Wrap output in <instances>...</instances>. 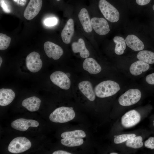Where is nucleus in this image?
I'll return each instance as SVG.
<instances>
[{
	"instance_id": "obj_1",
	"label": "nucleus",
	"mask_w": 154,
	"mask_h": 154,
	"mask_svg": "<svg viewBox=\"0 0 154 154\" xmlns=\"http://www.w3.org/2000/svg\"><path fill=\"white\" fill-rule=\"evenodd\" d=\"M121 83L118 81L107 80L101 82L94 89L95 95L100 98H105L116 94L121 89Z\"/></svg>"
},
{
	"instance_id": "obj_2",
	"label": "nucleus",
	"mask_w": 154,
	"mask_h": 154,
	"mask_svg": "<svg viewBox=\"0 0 154 154\" xmlns=\"http://www.w3.org/2000/svg\"><path fill=\"white\" fill-rule=\"evenodd\" d=\"M75 116L72 107L62 106L56 109L50 114L49 118L54 122L64 123L72 120Z\"/></svg>"
},
{
	"instance_id": "obj_3",
	"label": "nucleus",
	"mask_w": 154,
	"mask_h": 154,
	"mask_svg": "<svg viewBox=\"0 0 154 154\" xmlns=\"http://www.w3.org/2000/svg\"><path fill=\"white\" fill-rule=\"evenodd\" d=\"M142 94L138 89L131 88L122 94L119 97L118 102L121 106H130L137 103L141 99Z\"/></svg>"
},
{
	"instance_id": "obj_4",
	"label": "nucleus",
	"mask_w": 154,
	"mask_h": 154,
	"mask_svg": "<svg viewBox=\"0 0 154 154\" xmlns=\"http://www.w3.org/2000/svg\"><path fill=\"white\" fill-rule=\"evenodd\" d=\"M99 8L104 17L111 22L117 21L119 18V13L118 10L106 0H100Z\"/></svg>"
},
{
	"instance_id": "obj_5",
	"label": "nucleus",
	"mask_w": 154,
	"mask_h": 154,
	"mask_svg": "<svg viewBox=\"0 0 154 154\" xmlns=\"http://www.w3.org/2000/svg\"><path fill=\"white\" fill-rule=\"evenodd\" d=\"M31 146V142L25 137H16L10 142L8 150L12 153L17 154L23 152L29 149Z\"/></svg>"
},
{
	"instance_id": "obj_6",
	"label": "nucleus",
	"mask_w": 154,
	"mask_h": 154,
	"mask_svg": "<svg viewBox=\"0 0 154 154\" xmlns=\"http://www.w3.org/2000/svg\"><path fill=\"white\" fill-rule=\"evenodd\" d=\"M50 79L52 82L61 89L67 90L70 87V79L64 72L56 71L51 74Z\"/></svg>"
},
{
	"instance_id": "obj_7",
	"label": "nucleus",
	"mask_w": 154,
	"mask_h": 154,
	"mask_svg": "<svg viewBox=\"0 0 154 154\" xmlns=\"http://www.w3.org/2000/svg\"><path fill=\"white\" fill-rule=\"evenodd\" d=\"M39 54L36 52L29 54L26 59V66L30 72H36L41 69L42 65Z\"/></svg>"
},
{
	"instance_id": "obj_8",
	"label": "nucleus",
	"mask_w": 154,
	"mask_h": 154,
	"mask_svg": "<svg viewBox=\"0 0 154 154\" xmlns=\"http://www.w3.org/2000/svg\"><path fill=\"white\" fill-rule=\"evenodd\" d=\"M141 119L139 113L135 110H132L127 112L122 116L121 123L125 128L131 127L138 123Z\"/></svg>"
},
{
	"instance_id": "obj_9",
	"label": "nucleus",
	"mask_w": 154,
	"mask_h": 154,
	"mask_svg": "<svg viewBox=\"0 0 154 154\" xmlns=\"http://www.w3.org/2000/svg\"><path fill=\"white\" fill-rule=\"evenodd\" d=\"M42 0H30L24 12V16L30 20L39 13L42 7Z\"/></svg>"
},
{
	"instance_id": "obj_10",
	"label": "nucleus",
	"mask_w": 154,
	"mask_h": 154,
	"mask_svg": "<svg viewBox=\"0 0 154 154\" xmlns=\"http://www.w3.org/2000/svg\"><path fill=\"white\" fill-rule=\"evenodd\" d=\"M90 21L92 28L98 34L105 35L110 31L109 24L104 18L94 17L92 18Z\"/></svg>"
},
{
	"instance_id": "obj_11",
	"label": "nucleus",
	"mask_w": 154,
	"mask_h": 154,
	"mask_svg": "<svg viewBox=\"0 0 154 154\" xmlns=\"http://www.w3.org/2000/svg\"><path fill=\"white\" fill-rule=\"evenodd\" d=\"M44 48L47 56L54 60L59 59L63 54V50L61 47L50 41L45 42Z\"/></svg>"
},
{
	"instance_id": "obj_12",
	"label": "nucleus",
	"mask_w": 154,
	"mask_h": 154,
	"mask_svg": "<svg viewBox=\"0 0 154 154\" xmlns=\"http://www.w3.org/2000/svg\"><path fill=\"white\" fill-rule=\"evenodd\" d=\"M150 68L149 64L137 60L132 62L129 65L128 71L131 76L137 77L147 71Z\"/></svg>"
},
{
	"instance_id": "obj_13",
	"label": "nucleus",
	"mask_w": 154,
	"mask_h": 154,
	"mask_svg": "<svg viewBox=\"0 0 154 154\" xmlns=\"http://www.w3.org/2000/svg\"><path fill=\"white\" fill-rule=\"evenodd\" d=\"M39 125V123L37 121L24 118L17 119L11 124L14 129L23 131L27 130L29 127H37Z\"/></svg>"
},
{
	"instance_id": "obj_14",
	"label": "nucleus",
	"mask_w": 154,
	"mask_h": 154,
	"mask_svg": "<svg viewBox=\"0 0 154 154\" xmlns=\"http://www.w3.org/2000/svg\"><path fill=\"white\" fill-rule=\"evenodd\" d=\"M74 31V21L71 18L67 21L61 33V37L64 43L67 44L70 43Z\"/></svg>"
},
{
	"instance_id": "obj_15",
	"label": "nucleus",
	"mask_w": 154,
	"mask_h": 154,
	"mask_svg": "<svg viewBox=\"0 0 154 154\" xmlns=\"http://www.w3.org/2000/svg\"><path fill=\"white\" fill-rule=\"evenodd\" d=\"M83 68L89 73L96 74L100 73L102 70L101 66L94 58H86L82 64Z\"/></svg>"
},
{
	"instance_id": "obj_16",
	"label": "nucleus",
	"mask_w": 154,
	"mask_h": 154,
	"mask_svg": "<svg viewBox=\"0 0 154 154\" xmlns=\"http://www.w3.org/2000/svg\"><path fill=\"white\" fill-rule=\"evenodd\" d=\"M79 89L89 100L94 101L96 98L95 94L91 82L88 81H84L78 85Z\"/></svg>"
},
{
	"instance_id": "obj_17",
	"label": "nucleus",
	"mask_w": 154,
	"mask_h": 154,
	"mask_svg": "<svg viewBox=\"0 0 154 154\" xmlns=\"http://www.w3.org/2000/svg\"><path fill=\"white\" fill-rule=\"evenodd\" d=\"M126 45L135 51H140L144 48L143 43L136 36L133 35L127 36L125 39Z\"/></svg>"
},
{
	"instance_id": "obj_18",
	"label": "nucleus",
	"mask_w": 154,
	"mask_h": 154,
	"mask_svg": "<svg viewBox=\"0 0 154 154\" xmlns=\"http://www.w3.org/2000/svg\"><path fill=\"white\" fill-rule=\"evenodd\" d=\"M72 48L74 53H80V56L83 58H88L90 52L86 48L85 42L82 38H79L77 42H73L72 44Z\"/></svg>"
},
{
	"instance_id": "obj_19",
	"label": "nucleus",
	"mask_w": 154,
	"mask_h": 154,
	"mask_svg": "<svg viewBox=\"0 0 154 154\" xmlns=\"http://www.w3.org/2000/svg\"><path fill=\"white\" fill-rule=\"evenodd\" d=\"M78 17L84 31L87 33L91 32L92 28L87 10L85 8H82L78 14Z\"/></svg>"
},
{
	"instance_id": "obj_20",
	"label": "nucleus",
	"mask_w": 154,
	"mask_h": 154,
	"mask_svg": "<svg viewBox=\"0 0 154 154\" xmlns=\"http://www.w3.org/2000/svg\"><path fill=\"white\" fill-rule=\"evenodd\" d=\"M15 97V94L11 89L3 88L0 90V105L6 106L10 104Z\"/></svg>"
},
{
	"instance_id": "obj_21",
	"label": "nucleus",
	"mask_w": 154,
	"mask_h": 154,
	"mask_svg": "<svg viewBox=\"0 0 154 154\" xmlns=\"http://www.w3.org/2000/svg\"><path fill=\"white\" fill-rule=\"evenodd\" d=\"M41 102V101L39 98L32 96L24 100L22 105L29 111L33 112L39 109Z\"/></svg>"
},
{
	"instance_id": "obj_22",
	"label": "nucleus",
	"mask_w": 154,
	"mask_h": 154,
	"mask_svg": "<svg viewBox=\"0 0 154 154\" xmlns=\"http://www.w3.org/2000/svg\"><path fill=\"white\" fill-rule=\"evenodd\" d=\"M137 60L149 64H154V52L148 50H142L137 54Z\"/></svg>"
},
{
	"instance_id": "obj_23",
	"label": "nucleus",
	"mask_w": 154,
	"mask_h": 154,
	"mask_svg": "<svg viewBox=\"0 0 154 154\" xmlns=\"http://www.w3.org/2000/svg\"><path fill=\"white\" fill-rule=\"evenodd\" d=\"M113 41L115 44V54L118 55L123 54L126 49V45L124 38L121 37L116 36L114 37Z\"/></svg>"
},
{
	"instance_id": "obj_24",
	"label": "nucleus",
	"mask_w": 154,
	"mask_h": 154,
	"mask_svg": "<svg viewBox=\"0 0 154 154\" xmlns=\"http://www.w3.org/2000/svg\"><path fill=\"white\" fill-rule=\"evenodd\" d=\"M61 143L66 146L75 147L82 145L84 143V140L80 138H64L61 139Z\"/></svg>"
},
{
	"instance_id": "obj_25",
	"label": "nucleus",
	"mask_w": 154,
	"mask_h": 154,
	"mask_svg": "<svg viewBox=\"0 0 154 154\" xmlns=\"http://www.w3.org/2000/svg\"><path fill=\"white\" fill-rule=\"evenodd\" d=\"M126 145L134 149L141 148L143 145L142 138L141 136H138L130 138L127 141Z\"/></svg>"
},
{
	"instance_id": "obj_26",
	"label": "nucleus",
	"mask_w": 154,
	"mask_h": 154,
	"mask_svg": "<svg viewBox=\"0 0 154 154\" xmlns=\"http://www.w3.org/2000/svg\"><path fill=\"white\" fill-rule=\"evenodd\" d=\"M61 136L63 138L71 137L81 138L85 137L86 134L82 130H76L64 132L61 134Z\"/></svg>"
},
{
	"instance_id": "obj_27",
	"label": "nucleus",
	"mask_w": 154,
	"mask_h": 154,
	"mask_svg": "<svg viewBox=\"0 0 154 154\" xmlns=\"http://www.w3.org/2000/svg\"><path fill=\"white\" fill-rule=\"evenodd\" d=\"M11 38L6 35L0 33V50H4L7 49L9 46Z\"/></svg>"
},
{
	"instance_id": "obj_28",
	"label": "nucleus",
	"mask_w": 154,
	"mask_h": 154,
	"mask_svg": "<svg viewBox=\"0 0 154 154\" xmlns=\"http://www.w3.org/2000/svg\"><path fill=\"white\" fill-rule=\"evenodd\" d=\"M135 136L136 135L133 133L123 134L116 135V137L114 139V142L116 144L121 143Z\"/></svg>"
},
{
	"instance_id": "obj_29",
	"label": "nucleus",
	"mask_w": 154,
	"mask_h": 154,
	"mask_svg": "<svg viewBox=\"0 0 154 154\" xmlns=\"http://www.w3.org/2000/svg\"><path fill=\"white\" fill-rule=\"evenodd\" d=\"M145 146L149 149H154V137H150L145 142Z\"/></svg>"
},
{
	"instance_id": "obj_30",
	"label": "nucleus",
	"mask_w": 154,
	"mask_h": 154,
	"mask_svg": "<svg viewBox=\"0 0 154 154\" xmlns=\"http://www.w3.org/2000/svg\"><path fill=\"white\" fill-rule=\"evenodd\" d=\"M145 80L148 84L154 85V72L147 75L145 77Z\"/></svg>"
},
{
	"instance_id": "obj_31",
	"label": "nucleus",
	"mask_w": 154,
	"mask_h": 154,
	"mask_svg": "<svg viewBox=\"0 0 154 154\" xmlns=\"http://www.w3.org/2000/svg\"><path fill=\"white\" fill-rule=\"evenodd\" d=\"M57 22V19L55 18H50L46 19L44 22L45 25L46 26H50L55 25Z\"/></svg>"
},
{
	"instance_id": "obj_32",
	"label": "nucleus",
	"mask_w": 154,
	"mask_h": 154,
	"mask_svg": "<svg viewBox=\"0 0 154 154\" xmlns=\"http://www.w3.org/2000/svg\"><path fill=\"white\" fill-rule=\"evenodd\" d=\"M151 0H136V3L140 5H144L149 3Z\"/></svg>"
},
{
	"instance_id": "obj_33",
	"label": "nucleus",
	"mask_w": 154,
	"mask_h": 154,
	"mask_svg": "<svg viewBox=\"0 0 154 154\" xmlns=\"http://www.w3.org/2000/svg\"><path fill=\"white\" fill-rule=\"evenodd\" d=\"M53 154H72V153L68 152L67 151H62L58 150L54 151Z\"/></svg>"
},
{
	"instance_id": "obj_34",
	"label": "nucleus",
	"mask_w": 154,
	"mask_h": 154,
	"mask_svg": "<svg viewBox=\"0 0 154 154\" xmlns=\"http://www.w3.org/2000/svg\"><path fill=\"white\" fill-rule=\"evenodd\" d=\"M0 66H1L3 62L1 56L0 57Z\"/></svg>"
},
{
	"instance_id": "obj_35",
	"label": "nucleus",
	"mask_w": 154,
	"mask_h": 154,
	"mask_svg": "<svg viewBox=\"0 0 154 154\" xmlns=\"http://www.w3.org/2000/svg\"><path fill=\"white\" fill-rule=\"evenodd\" d=\"M66 74L68 77H70V74L69 73H68V72L67 73H66Z\"/></svg>"
},
{
	"instance_id": "obj_36",
	"label": "nucleus",
	"mask_w": 154,
	"mask_h": 154,
	"mask_svg": "<svg viewBox=\"0 0 154 154\" xmlns=\"http://www.w3.org/2000/svg\"><path fill=\"white\" fill-rule=\"evenodd\" d=\"M110 154H118L117 153H110Z\"/></svg>"
},
{
	"instance_id": "obj_37",
	"label": "nucleus",
	"mask_w": 154,
	"mask_h": 154,
	"mask_svg": "<svg viewBox=\"0 0 154 154\" xmlns=\"http://www.w3.org/2000/svg\"><path fill=\"white\" fill-rule=\"evenodd\" d=\"M153 126L154 127V119L153 121Z\"/></svg>"
},
{
	"instance_id": "obj_38",
	"label": "nucleus",
	"mask_w": 154,
	"mask_h": 154,
	"mask_svg": "<svg viewBox=\"0 0 154 154\" xmlns=\"http://www.w3.org/2000/svg\"><path fill=\"white\" fill-rule=\"evenodd\" d=\"M153 10L154 11V5L153 6Z\"/></svg>"
},
{
	"instance_id": "obj_39",
	"label": "nucleus",
	"mask_w": 154,
	"mask_h": 154,
	"mask_svg": "<svg viewBox=\"0 0 154 154\" xmlns=\"http://www.w3.org/2000/svg\"><path fill=\"white\" fill-rule=\"evenodd\" d=\"M57 1H60V0H56Z\"/></svg>"
}]
</instances>
